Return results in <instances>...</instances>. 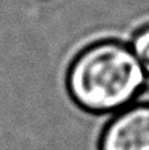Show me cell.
Instances as JSON below:
<instances>
[{"label": "cell", "instance_id": "cell-3", "mask_svg": "<svg viewBox=\"0 0 149 150\" xmlns=\"http://www.w3.org/2000/svg\"><path fill=\"white\" fill-rule=\"evenodd\" d=\"M131 49L143 71L149 74V22L140 25L131 38Z\"/></svg>", "mask_w": 149, "mask_h": 150}, {"label": "cell", "instance_id": "cell-2", "mask_svg": "<svg viewBox=\"0 0 149 150\" xmlns=\"http://www.w3.org/2000/svg\"><path fill=\"white\" fill-rule=\"evenodd\" d=\"M100 150H149V106L118 113L101 136Z\"/></svg>", "mask_w": 149, "mask_h": 150}, {"label": "cell", "instance_id": "cell-1", "mask_svg": "<svg viewBox=\"0 0 149 150\" xmlns=\"http://www.w3.org/2000/svg\"><path fill=\"white\" fill-rule=\"evenodd\" d=\"M145 71L129 45L98 40L80 51L68 71V89L76 103L91 112L126 106L138 93Z\"/></svg>", "mask_w": 149, "mask_h": 150}]
</instances>
